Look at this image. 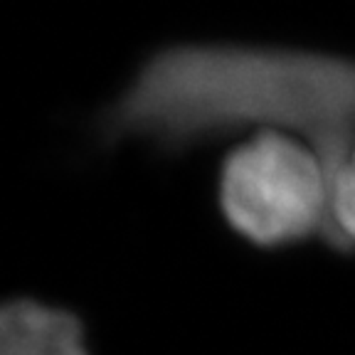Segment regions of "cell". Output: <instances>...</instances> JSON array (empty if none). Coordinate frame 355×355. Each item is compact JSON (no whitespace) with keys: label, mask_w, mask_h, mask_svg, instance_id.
Returning a JSON list of instances; mask_svg holds the SVG:
<instances>
[{"label":"cell","mask_w":355,"mask_h":355,"mask_svg":"<svg viewBox=\"0 0 355 355\" xmlns=\"http://www.w3.org/2000/svg\"><path fill=\"white\" fill-rule=\"evenodd\" d=\"M244 128L306 141L331 185L355 141V60L261 44H175L150 57L106 109L101 136L183 150Z\"/></svg>","instance_id":"obj_1"},{"label":"cell","mask_w":355,"mask_h":355,"mask_svg":"<svg viewBox=\"0 0 355 355\" xmlns=\"http://www.w3.org/2000/svg\"><path fill=\"white\" fill-rule=\"evenodd\" d=\"M220 205L234 232L259 247H284L309 237L326 242L328 173L306 141L261 131L222 163Z\"/></svg>","instance_id":"obj_2"},{"label":"cell","mask_w":355,"mask_h":355,"mask_svg":"<svg viewBox=\"0 0 355 355\" xmlns=\"http://www.w3.org/2000/svg\"><path fill=\"white\" fill-rule=\"evenodd\" d=\"M0 355H89L74 313L17 299L0 316Z\"/></svg>","instance_id":"obj_3"},{"label":"cell","mask_w":355,"mask_h":355,"mask_svg":"<svg viewBox=\"0 0 355 355\" xmlns=\"http://www.w3.org/2000/svg\"><path fill=\"white\" fill-rule=\"evenodd\" d=\"M326 244L340 254L355 252V141L331 180V217Z\"/></svg>","instance_id":"obj_4"}]
</instances>
